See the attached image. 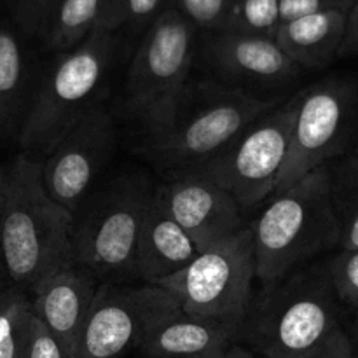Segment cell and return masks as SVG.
<instances>
[{
	"label": "cell",
	"instance_id": "cell-1",
	"mask_svg": "<svg viewBox=\"0 0 358 358\" xmlns=\"http://www.w3.org/2000/svg\"><path fill=\"white\" fill-rule=\"evenodd\" d=\"M76 213L49 196L42 168L17 156L9 168V192L0 226V261L10 287L30 294L48 276L73 264Z\"/></svg>",
	"mask_w": 358,
	"mask_h": 358
},
{
	"label": "cell",
	"instance_id": "cell-2",
	"mask_svg": "<svg viewBox=\"0 0 358 358\" xmlns=\"http://www.w3.org/2000/svg\"><path fill=\"white\" fill-rule=\"evenodd\" d=\"M255 269L262 287L282 282L318 255L341 247V224L332 199L331 164L268 199L250 222Z\"/></svg>",
	"mask_w": 358,
	"mask_h": 358
},
{
	"label": "cell",
	"instance_id": "cell-3",
	"mask_svg": "<svg viewBox=\"0 0 358 358\" xmlns=\"http://www.w3.org/2000/svg\"><path fill=\"white\" fill-rule=\"evenodd\" d=\"M327 266L299 268L252 299L241 334L264 358H311L341 329Z\"/></svg>",
	"mask_w": 358,
	"mask_h": 358
},
{
	"label": "cell",
	"instance_id": "cell-4",
	"mask_svg": "<svg viewBox=\"0 0 358 358\" xmlns=\"http://www.w3.org/2000/svg\"><path fill=\"white\" fill-rule=\"evenodd\" d=\"M198 28L168 7L142 35L126 79V114L149 140L173 126L198 52Z\"/></svg>",
	"mask_w": 358,
	"mask_h": 358
},
{
	"label": "cell",
	"instance_id": "cell-5",
	"mask_svg": "<svg viewBox=\"0 0 358 358\" xmlns=\"http://www.w3.org/2000/svg\"><path fill=\"white\" fill-rule=\"evenodd\" d=\"M117 49L112 30H96L69 51L58 52L21 128L27 156L45 157L93 108Z\"/></svg>",
	"mask_w": 358,
	"mask_h": 358
},
{
	"label": "cell",
	"instance_id": "cell-6",
	"mask_svg": "<svg viewBox=\"0 0 358 358\" xmlns=\"http://www.w3.org/2000/svg\"><path fill=\"white\" fill-rule=\"evenodd\" d=\"M278 100L257 96L241 87L199 86L184 94L173 126L149 140L147 152L171 173L194 170L219 156L233 140L261 115L275 108Z\"/></svg>",
	"mask_w": 358,
	"mask_h": 358
},
{
	"label": "cell",
	"instance_id": "cell-7",
	"mask_svg": "<svg viewBox=\"0 0 358 358\" xmlns=\"http://www.w3.org/2000/svg\"><path fill=\"white\" fill-rule=\"evenodd\" d=\"M257 280L252 226L210 245L187 268L163 280L168 290L191 317L220 325L236 338L252 304V283Z\"/></svg>",
	"mask_w": 358,
	"mask_h": 358
},
{
	"label": "cell",
	"instance_id": "cell-8",
	"mask_svg": "<svg viewBox=\"0 0 358 358\" xmlns=\"http://www.w3.org/2000/svg\"><path fill=\"white\" fill-rule=\"evenodd\" d=\"M154 189L143 180H121L76 220L73 262L101 280L135 278V257Z\"/></svg>",
	"mask_w": 358,
	"mask_h": 358
},
{
	"label": "cell",
	"instance_id": "cell-9",
	"mask_svg": "<svg viewBox=\"0 0 358 358\" xmlns=\"http://www.w3.org/2000/svg\"><path fill=\"white\" fill-rule=\"evenodd\" d=\"M299 93L252 122L219 156L199 166L203 173L250 210L275 196L280 173L290 150Z\"/></svg>",
	"mask_w": 358,
	"mask_h": 358
},
{
	"label": "cell",
	"instance_id": "cell-10",
	"mask_svg": "<svg viewBox=\"0 0 358 358\" xmlns=\"http://www.w3.org/2000/svg\"><path fill=\"white\" fill-rule=\"evenodd\" d=\"M357 117L358 93L350 80L329 77L299 91L289 157L275 194L345 154L357 128Z\"/></svg>",
	"mask_w": 358,
	"mask_h": 358
},
{
	"label": "cell",
	"instance_id": "cell-11",
	"mask_svg": "<svg viewBox=\"0 0 358 358\" xmlns=\"http://www.w3.org/2000/svg\"><path fill=\"white\" fill-rule=\"evenodd\" d=\"M178 308L177 299L157 285L101 283L76 358H119L140 348L149 329Z\"/></svg>",
	"mask_w": 358,
	"mask_h": 358
},
{
	"label": "cell",
	"instance_id": "cell-12",
	"mask_svg": "<svg viewBox=\"0 0 358 358\" xmlns=\"http://www.w3.org/2000/svg\"><path fill=\"white\" fill-rule=\"evenodd\" d=\"M114 147L115 126L110 112L101 107L93 108L41 163L45 191L55 201L76 213L107 168Z\"/></svg>",
	"mask_w": 358,
	"mask_h": 358
},
{
	"label": "cell",
	"instance_id": "cell-13",
	"mask_svg": "<svg viewBox=\"0 0 358 358\" xmlns=\"http://www.w3.org/2000/svg\"><path fill=\"white\" fill-rule=\"evenodd\" d=\"M157 191L175 220L205 248L248 226L234 196L198 168L173 173Z\"/></svg>",
	"mask_w": 358,
	"mask_h": 358
},
{
	"label": "cell",
	"instance_id": "cell-14",
	"mask_svg": "<svg viewBox=\"0 0 358 358\" xmlns=\"http://www.w3.org/2000/svg\"><path fill=\"white\" fill-rule=\"evenodd\" d=\"M100 287L101 280L94 273L73 262L52 273L30 292L34 315L58 341L66 358H76Z\"/></svg>",
	"mask_w": 358,
	"mask_h": 358
},
{
	"label": "cell",
	"instance_id": "cell-15",
	"mask_svg": "<svg viewBox=\"0 0 358 358\" xmlns=\"http://www.w3.org/2000/svg\"><path fill=\"white\" fill-rule=\"evenodd\" d=\"M201 55L217 72L247 83L276 86L296 79L301 69L276 38L236 31H205Z\"/></svg>",
	"mask_w": 358,
	"mask_h": 358
},
{
	"label": "cell",
	"instance_id": "cell-16",
	"mask_svg": "<svg viewBox=\"0 0 358 358\" xmlns=\"http://www.w3.org/2000/svg\"><path fill=\"white\" fill-rule=\"evenodd\" d=\"M203 250L205 247L175 220L154 189L136 247L135 280L157 285L187 268Z\"/></svg>",
	"mask_w": 358,
	"mask_h": 358
},
{
	"label": "cell",
	"instance_id": "cell-17",
	"mask_svg": "<svg viewBox=\"0 0 358 358\" xmlns=\"http://www.w3.org/2000/svg\"><path fill=\"white\" fill-rule=\"evenodd\" d=\"M233 339L220 325L178 308L149 329L140 350L145 358H224Z\"/></svg>",
	"mask_w": 358,
	"mask_h": 358
},
{
	"label": "cell",
	"instance_id": "cell-18",
	"mask_svg": "<svg viewBox=\"0 0 358 358\" xmlns=\"http://www.w3.org/2000/svg\"><path fill=\"white\" fill-rule=\"evenodd\" d=\"M346 23L348 10L308 14L282 23L275 38L301 70L324 69L339 56Z\"/></svg>",
	"mask_w": 358,
	"mask_h": 358
},
{
	"label": "cell",
	"instance_id": "cell-19",
	"mask_svg": "<svg viewBox=\"0 0 358 358\" xmlns=\"http://www.w3.org/2000/svg\"><path fill=\"white\" fill-rule=\"evenodd\" d=\"M124 27V0H59L44 41L56 52L69 51L96 30Z\"/></svg>",
	"mask_w": 358,
	"mask_h": 358
},
{
	"label": "cell",
	"instance_id": "cell-20",
	"mask_svg": "<svg viewBox=\"0 0 358 358\" xmlns=\"http://www.w3.org/2000/svg\"><path fill=\"white\" fill-rule=\"evenodd\" d=\"M27 86V56L16 31L0 24V124L17 114Z\"/></svg>",
	"mask_w": 358,
	"mask_h": 358
},
{
	"label": "cell",
	"instance_id": "cell-21",
	"mask_svg": "<svg viewBox=\"0 0 358 358\" xmlns=\"http://www.w3.org/2000/svg\"><path fill=\"white\" fill-rule=\"evenodd\" d=\"M30 294L16 287L0 290V358H21L30 334Z\"/></svg>",
	"mask_w": 358,
	"mask_h": 358
},
{
	"label": "cell",
	"instance_id": "cell-22",
	"mask_svg": "<svg viewBox=\"0 0 358 358\" xmlns=\"http://www.w3.org/2000/svg\"><path fill=\"white\" fill-rule=\"evenodd\" d=\"M332 199L341 224V250H358V157L332 168Z\"/></svg>",
	"mask_w": 358,
	"mask_h": 358
},
{
	"label": "cell",
	"instance_id": "cell-23",
	"mask_svg": "<svg viewBox=\"0 0 358 358\" xmlns=\"http://www.w3.org/2000/svg\"><path fill=\"white\" fill-rule=\"evenodd\" d=\"M280 27V0H229L222 30L275 38Z\"/></svg>",
	"mask_w": 358,
	"mask_h": 358
},
{
	"label": "cell",
	"instance_id": "cell-24",
	"mask_svg": "<svg viewBox=\"0 0 358 358\" xmlns=\"http://www.w3.org/2000/svg\"><path fill=\"white\" fill-rule=\"evenodd\" d=\"M332 287L343 303L358 310V250H341L329 264Z\"/></svg>",
	"mask_w": 358,
	"mask_h": 358
},
{
	"label": "cell",
	"instance_id": "cell-25",
	"mask_svg": "<svg viewBox=\"0 0 358 358\" xmlns=\"http://www.w3.org/2000/svg\"><path fill=\"white\" fill-rule=\"evenodd\" d=\"M171 7L199 31H219L224 28L229 0H171Z\"/></svg>",
	"mask_w": 358,
	"mask_h": 358
},
{
	"label": "cell",
	"instance_id": "cell-26",
	"mask_svg": "<svg viewBox=\"0 0 358 358\" xmlns=\"http://www.w3.org/2000/svg\"><path fill=\"white\" fill-rule=\"evenodd\" d=\"M14 20L21 30L45 37L59 0H9Z\"/></svg>",
	"mask_w": 358,
	"mask_h": 358
},
{
	"label": "cell",
	"instance_id": "cell-27",
	"mask_svg": "<svg viewBox=\"0 0 358 358\" xmlns=\"http://www.w3.org/2000/svg\"><path fill=\"white\" fill-rule=\"evenodd\" d=\"M170 6L171 0H124V27L143 35Z\"/></svg>",
	"mask_w": 358,
	"mask_h": 358
},
{
	"label": "cell",
	"instance_id": "cell-28",
	"mask_svg": "<svg viewBox=\"0 0 358 358\" xmlns=\"http://www.w3.org/2000/svg\"><path fill=\"white\" fill-rule=\"evenodd\" d=\"M355 0H280L282 23L308 14L325 13V10H348Z\"/></svg>",
	"mask_w": 358,
	"mask_h": 358
},
{
	"label": "cell",
	"instance_id": "cell-29",
	"mask_svg": "<svg viewBox=\"0 0 358 358\" xmlns=\"http://www.w3.org/2000/svg\"><path fill=\"white\" fill-rule=\"evenodd\" d=\"M21 358H66L62 346L58 345L51 332L41 324L37 317L31 318L30 334Z\"/></svg>",
	"mask_w": 358,
	"mask_h": 358
},
{
	"label": "cell",
	"instance_id": "cell-30",
	"mask_svg": "<svg viewBox=\"0 0 358 358\" xmlns=\"http://www.w3.org/2000/svg\"><path fill=\"white\" fill-rule=\"evenodd\" d=\"M317 358H355L348 332L343 331V327L339 329V331L329 339L327 345L320 350Z\"/></svg>",
	"mask_w": 358,
	"mask_h": 358
},
{
	"label": "cell",
	"instance_id": "cell-31",
	"mask_svg": "<svg viewBox=\"0 0 358 358\" xmlns=\"http://www.w3.org/2000/svg\"><path fill=\"white\" fill-rule=\"evenodd\" d=\"M358 55V0L352 6L346 23L345 41H343L339 56H357Z\"/></svg>",
	"mask_w": 358,
	"mask_h": 358
},
{
	"label": "cell",
	"instance_id": "cell-32",
	"mask_svg": "<svg viewBox=\"0 0 358 358\" xmlns=\"http://www.w3.org/2000/svg\"><path fill=\"white\" fill-rule=\"evenodd\" d=\"M7 192H9V170L0 168V226H2L3 212H6Z\"/></svg>",
	"mask_w": 358,
	"mask_h": 358
},
{
	"label": "cell",
	"instance_id": "cell-33",
	"mask_svg": "<svg viewBox=\"0 0 358 358\" xmlns=\"http://www.w3.org/2000/svg\"><path fill=\"white\" fill-rule=\"evenodd\" d=\"M224 358H255V355L252 352H248L247 348L240 345H231V348L227 350Z\"/></svg>",
	"mask_w": 358,
	"mask_h": 358
},
{
	"label": "cell",
	"instance_id": "cell-34",
	"mask_svg": "<svg viewBox=\"0 0 358 358\" xmlns=\"http://www.w3.org/2000/svg\"><path fill=\"white\" fill-rule=\"evenodd\" d=\"M348 336H350V341H352L355 358H358V317H357V320L353 322V327H352V331H350Z\"/></svg>",
	"mask_w": 358,
	"mask_h": 358
},
{
	"label": "cell",
	"instance_id": "cell-35",
	"mask_svg": "<svg viewBox=\"0 0 358 358\" xmlns=\"http://www.w3.org/2000/svg\"><path fill=\"white\" fill-rule=\"evenodd\" d=\"M6 287H9V282H7L6 271H3L2 261H0V290H2V289H6Z\"/></svg>",
	"mask_w": 358,
	"mask_h": 358
},
{
	"label": "cell",
	"instance_id": "cell-36",
	"mask_svg": "<svg viewBox=\"0 0 358 358\" xmlns=\"http://www.w3.org/2000/svg\"><path fill=\"white\" fill-rule=\"evenodd\" d=\"M318 357V353H317V355H315V357H311V358H317Z\"/></svg>",
	"mask_w": 358,
	"mask_h": 358
}]
</instances>
